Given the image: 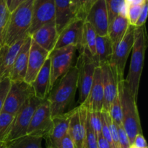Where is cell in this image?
Here are the masks:
<instances>
[{
    "mask_svg": "<svg viewBox=\"0 0 148 148\" xmlns=\"http://www.w3.org/2000/svg\"><path fill=\"white\" fill-rule=\"evenodd\" d=\"M77 88L78 68L75 64L58 79L46 98L52 119L64 114L73 102Z\"/></svg>",
    "mask_w": 148,
    "mask_h": 148,
    "instance_id": "6da1fadb",
    "label": "cell"
},
{
    "mask_svg": "<svg viewBox=\"0 0 148 148\" xmlns=\"http://www.w3.org/2000/svg\"><path fill=\"white\" fill-rule=\"evenodd\" d=\"M146 48L147 37L145 27V25L142 27H135L130 69L127 77L124 78L126 87L135 99H137L138 95L140 78L144 66Z\"/></svg>",
    "mask_w": 148,
    "mask_h": 148,
    "instance_id": "7a4b0ae2",
    "label": "cell"
},
{
    "mask_svg": "<svg viewBox=\"0 0 148 148\" xmlns=\"http://www.w3.org/2000/svg\"><path fill=\"white\" fill-rule=\"evenodd\" d=\"M33 0H25L10 12L3 45L11 46L28 36L32 23Z\"/></svg>",
    "mask_w": 148,
    "mask_h": 148,
    "instance_id": "3957f363",
    "label": "cell"
},
{
    "mask_svg": "<svg viewBox=\"0 0 148 148\" xmlns=\"http://www.w3.org/2000/svg\"><path fill=\"white\" fill-rule=\"evenodd\" d=\"M118 91L121 99L122 111V125L127 132L130 145H132L134 137L142 133L137 99L132 96L124 84V80L118 83Z\"/></svg>",
    "mask_w": 148,
    "mask_h": 148,
    "instance_id": "277c9868",
    "label": "cell"
},
{
    "mask_svg": "<svg viewBox=\"0 0 148 148\" xmlns=\"http://www.w3.org/2000/svg\"><path fill=\"white\" fill-rule=\"evenodd\" d=\"M134 26L130 25L123 38L113 49L112 56L108 65L112 70L117 83L124 80L126 64L134 43Z\"/></svg>",
    "mask_w": 148,
    "mask_h": 148,
    "instance_id": "5b68a950",
    "label": "cell"
},
{
    "mask_svg": "<svg viewBox=\"0 0 148 148\" xmlns=\"http://www.w3.org/2000/svg\"><path fill=\"white\" fill-rule=\"evenodd\" d=\"M79 56L76 65L78 68V88L79 90V103L86 101L92 87L94 72L98 64L85 49H79Z\"/></svg>",
    "mask_w": 148,
    "mask_h": 148,
    "instance_id": "8992f818",
    "label": "cell"
},
{
    "mask_svg": "<svg viewBox=\"0 0 148 148\" xmlns=\"http://www.w3.org/2000/svg\"><path fill=\"white\" fill-rule=\"evenodd\" d=\"M77 50V48L75 46H69L60 49H55L49 53L51 90L58 79L66 73L72 66V60Z\"/></svg>",
    "mask_w": 148,
    "mask_h": 148,
    "instance_id": "52a82bcc",
    "label": "cell"
},
{
    "mask_svg": "<svg viewBox=\"0 0 148 148\" xmlns=\"http://www.w3.org/2000/svg\"><path fill=\"white\" fill-rule=\"evenodd\" d=\"M32 95H34V92L30 84L25 81H11L1 111L15 116Z\"/></svg>",
    "mask_w": 148,
    "mask_h": 148,
    "instance_id": "ba28073f",
    "label": "cell"
},
{
    "mask_svg": "<svg viewBox=\"0 0 148 148\" xmlns=\"http://www.w3.org/2000/svg\"><path fill=\"white\" fill-rule=\"evenodd\" d=\"M41 101L35 95H32L26 101L14 116V123L6 143L26 135L33 113Z\"/></svg>",
    "mask_w": 148,
    "mask_h": 148,
    "instance_id": "9c48e42d",
    "label": "cell"
},
{
    "mask_svg": "<svg viewBox=\"0 0 148 148\" xmlns=\"http://www.w3.org/2000/svg\"><path fill=\"white\" fill-rule=\"evenodd\" d=\"M53 126L50 106L47 99L41 101L33 114L27 130V135L40 136L43 139L50 132Z\"/></svg>",
    "mask_w": 148,
    "mask_h": 148,
    "instance_id": "30bf717a",
    "label": "cell"
},
{
    "mask_svg": "<svg viewBox=\"0 0 148 148\" xmlns=\"http://www.w3.org/2000/svg\"><path fill=\"white\" fill-rule=\"evenodd\" d=\"M87 110L79 105L70 111L68 133L75 148H84L85 145V121Z\"/></svg>",
    "mask_w": 148,
    "mask_h": 148,
    "instance_id": "8fae6325",
    "label": "cell"
},
{
    "mask_svg": "<svg viewBox=\"0 0 148 148\" xmlns=\"http://www.w3.org/2000/svg\"><path fill=\"white\" fill-rule=\"evenodd\" d=\"M55 22V0H33V17L28 36L44 25Z\"/></svg>",
    "mask_w": 148,
    "mask_h": 148,
    "instance_id": "7c38bea8",
    "label": "cell"
},
{
    "mask_svg": "<svg viewBox=\"0 0 148 148\" xmlns=\"http://www.w3.org/2000/svg\"><path fill=\"white\" fill-rule=\"evenodd\" d=\"M84 22L92 25L97 36H107L109 23L105 0H97L88 12Z\"/></svg>",
    "mask_w": 148,
    "mask_h": 148,
    "instance_id": "4fadbf2b",
    "label": "cell"
},
{
    "mask_svg": "<svg viewBox=\"0 0 148 148\" xmlns=\"http://www.w3.org/2000/svg\"><path fill=\"white\" fill-rule=\"evenodd\" d=\"M83 26L84 21L79 19L69 23L59 34L55 49L73 46L77 48L78 50L82 46Z\"/></svg>",
    "mask_w": 148,
    "mask_h": 148,
    "instance_id": "5bb4252c",
    "label": "cell"
},
{
    "mask_svg": "<svg viewBox=\"0 0 148 148\" xmlns=\"http://www.w3.org/2000/svg\"><path fill=\"white\" fill-rule=\"evenodd\" d=\"M49 56V52L43 49L32 40L29 51L27 69L24 81L30 84L33 82Z\"/></svg>",
    "mask_w": 148,
    "mask_h": 148,
    "instance_id": "9a60e30c",
    "label": "cell"
},
{
    "mask_svg": "<svg viewBox=\"0 0 148 148\" xmlns=\"http://www.w3.org/2000/svg\"><path fill=\"white\" fill-rule=\"evenodd\" d=\"M103 104V88L101 77V69L100 66H97L94 72L93 81L90 91L86 101L81 106L84 107L87 111L90 112H101Z\"/></svg>",
    "mask_w": 148,
    "mask_h": 148,
    "instance_id": "2e32d148",
    "label": "cell"
},
{
    "mask_svg": "<svg viewBox=\"0 0 148 148\" xmlns=\"http://www.w3.org/2000/svg\"><path fill=\"white\" fill-rule=\"evenodd\" d=\"M103 88V104L102 111L108 112L111 104L118 94V83L108 64L100 66Z\"/></svg>",
    "mask_w": 148,
    "mask_h": 148,
    "instance_id": "e0dca14e",
    "label": "cell"
},
{
    "mask_svg": "<svg viewBox=\"0 0 148 148\" xmlns=\"http://www.w3.org/2000/svg\"><path fill=\"white\" fill-rule=\"evenodd\" d=\"M77 19L74 0H55V24L59 34Z\"/></svg>",
    "mask_w": 148,
    "mask_h": 148,
    "instance_id": "ac0fdd59",
    "label": "cell"
},
{
    "mask_svg": "<svg viewBox=\"0 0 148 148\" xmlns=\"http://www.w3.org/2000/svg\"><path fill=\"white\" fill-rule=\"evenodd\" d=\"M30 36L38 46L50 53L55 49L59 33L56 30L55 22H53L41 26Z\"/></svg>",
    "mask_w": 148,
    "mask_h": 148,
    "instance_id": "d6986e66",
    "label": "cell"
},
{
    "mask_svg": "<svg viewBox=\"0 0 148 148\" xmlns=\"http://www.w3.org/2000/svg\"><path fill=\"white\" fill-rule=\"evenodd\" d=\"M30 43L31 37L27 36L14 59L12 68L9 75V78L11 81H24L27 69Z\"/></svg>",
    "mask_w": 148,
    "mask_h": 148,
    "instance_id": "ffe728a7",
    "label": "cell"
},
{
    "mask_svg": "<svg viewBox=\"0 0 148 148\" xmlns=\"http://www.w3.org/2000/svg\"><path fill=\"white\" fill-rule=\"evenodd\" d=\"M69 119L70 111L52 119L53 126L50 132L45 138L47 146L53 148L59 147L60 142L68 133Z\"/></svg>",
    "mask_w": 148,
    "mask_h": 148,
    "instance_id": "44dd1931",
    "label": "cell"
},
{
    "mask_svg": "<svg viewBox=\"0 0 148 148\" xmlns=\"http://www.w3.org/2000/svg\"><path fill=\"white\" fill-rule=\"evenodd\" d=\"M25 38L21 39L11 46L4 44L0 47V80L9 77L14 59Z\"/></svg>",
    "mask_w": 148,
    "mask_h": 148,
    "instance_id": "7402d4cb",
    "label": "cell"
},
{
    "mask_svg": "<svg viewBox=\"0 0 148 148\" xmlns=\"http://www.w3.org/2000/svg\"><path fill=\"white\" fill-rule=\"evenodd\" d=\"M51 66L50 59L48 58L40 70L36 75L33 82L30 83L34 92V95L38 99L45 100L50 92Z\"/></svg>",
    "mask_w": 148,
    "mask_h": 148,
    "instance_id": "603a6c76",
    "label": "cell"
},
{
    "mask_svg": "<svg viewBox=\"0 0 148 148\" xmlns=\"http://www.w3.org/2000/svg\"><path fill=\"white\" fill-rule=\"evenodd\" d=\"M130 25L127 17L121 15H118L109 23L107 36L112 43L113 49L123 38Z\"/></svg>",
    "mask_w": 148,
    "mask_h": 148,
    "instance_id": "cb8c5ba5",
    "label": "cell"
},
{
    "mask_svg": "<svg viewBox=\"0 0 148 148\" xmlns=\"http://www.w3.org/2000/svg\"><path fill=\"white\" fill-rule=\"evenodd\" d=\"M95 51L98 66L109 63L113 53V45L108 36H97Z\"/></svg>",
    "mask_w": 148,
    "mask_h": 148,
    "instance_id": "d4e9b609",
    "label": "cell"
},
{
    "mask_svg": "<svg viewBox=\"0 0 148 148\" xmlns=\"http://www.w3.org/2000/svg\"><path fill=\"white\" fill-rule=\"evenodd\" d=\"M97 34L95 30L90 23L84 22L83 26V36H82V46L79 49H85L88 51L94 61L98 64L96 59V51H95V46H96Z\"/></svg>",
    "mask_w": 148,
    "mask_h": 148,
    "instance_id": "484cf974",
    "label": "cell"
},
{
    "mask_svg": "<svg viewBox=\"0 0 148 148\" xmlns=\"http://www.w3.org/2000/svg\"><path fill=\"white\" fill-rule=\"evenodd\" d=\"M43 140V137L40 136L26 134L6 143V148H42Z\"/></svg>",
    "mask_w": 148,
    "mask_h": 148,
    "instance_id": "4316f807",
    "label": "cell"
},
{
    "mask_svg": "<svg viewBox=\"0 0 148 148\" xmlns=\"http://www.w3.org/2000/svg\"><path fill=\"white\" fill-rule=\"evenodd\" d=\"M108 23H111L118 15L127 17L128 4L126 0H105Z\"/></svg>",
    "mask_w": 148,
    "mask_h": 148,
    "instance_id": "83f0119b",
    "label": "cell"
},
{
    "mask_svg": "<svg viewBox=\"0 0 148 148\" xmlns=\"http://www.w3.org/2000/svg\"><path fill=\"white\" fill-rule=\"evenodd\" d=\"M14 120V115L1 111L0 113V142L6 143L11 132Z\"/></svg>",
    "mask_w": 148,
    "mask_h": 148,
    "instance_id": "f1b7e54d",
    "label": "cell"
},
{
    "mask_svg": "<svg viewBox=\"0 0 148 148\" xmlns=\"http://www.w3.org/2000/svg\"><path fill=\"white\" fill-rule=\"evenodd\" d=\"M10 12L5 0H0V47L4 43Z\"/></svg>",
    "mask_w": 148,
    "mask_h": 148,
    "instance_id": "f546056e",
    "label": "cell"
},
{
    "mask_svg": "<svg viewBox=\"0 0 148 148\" xmlns=\"http://www.w3.org/2000/svg\"><path fill=\"white\" fill-rule=\"evenodd\" d=\"M108 113L113 122L116 124V126L122 125V111H121V99H120L119 91L115 100L110 107Z\"/></svg>",
    "mask_w": 148,
    "mask_h": 148,
    "instance_id": "4dcf8cb0",
    "label": "cell"
},
{
    "mask_svg": "<svg viewBox=\"0 0 148 148\" xmlns=\"http://www.w3.org/2000/svg\"><path fill=\"white\" fill-rule=\"evenodd\" d=\"M97 0H74L76 8L77 18L85 21L88 12Z\"/></svg>",
    "mask_w": 148,
    "mask_h": 148,
    "instance_id": "1f68e13d",
    "label": "cell"
},
{
    "mask_svg": "<svg viewBox=\"0 0 148 148\" xmlns=\"http://www.w3.org/2000/svg\"><path fill=\"white\" fill-rule=\"evenodd\" d=\"M85 147L87 148H98L97 135L90 124L88 117L85 121Z\"/></svg>",
    "mask_w": 148,
    "mask_h": 148,
    "instance_id": "d6a6232c",
    "label": "cell"
},
{
    "mask_svg": "<svg viewBox=\"0 0 148 148\" xmlns=\"http://www.w3.org/2000/svg\"><path fill=\"white\" fill-rule=\"evenodd\" d=\"M143 4H128L127 18L130 25L135 27Z\"/></svg>",
    "mask_w": 148,
    "mask_h": 148,
    "instance_id": "836d02e7",
    "label": "cell"
},
{
    "mask_svg": "<svg viewBox=\"0 0 148 148\" xmlns=\"http://www.w3.org/2000/svg\"><path fill=\"white\" fill-rule=\"evenodd\" d=\"M90 124L97 136L101 134V112H87Z\"/></svg>",
    "mask_w": 148,
    "mask_h": 148,
    "instance_id": "e575fe53",
    "label": "cell"
},
{
    "mask_svg": "<svg viewBox=\"0 0 148 148\" xmlns=\"http://www.w3.org/2000/svg\"><path fill=\"white\" fill-rule=\"evenodd\" d=\"M10 83L11 80L9 77H6L0 80V113L2 111L4 100L10 88Z\"/></svg>",
    "mask_w": 148,
    "mask_h": 148,
    "instance_id": "d590c367",
    "label": "cell"
},
{
    "mask_svg": "<svg viewBox=\"0 0 148 148\" xmlns=\"http://www.w3.org/2000/svg\"><path fill=\"white\" fill-rule=\"evenodd\" d=\"M116 127L117 131H118L119 148H129L131 147L128 136H127V132L123 127V125L116 126Z\"/></svg>",
    "mask_w": 148,
    "mask_h": 148,
    "instance_id": "8d00e7d4",
    "label": "cell"
},
{
    "mask_svg": "<svg viewBox=\"0 0 148 148\" xmlns=\"http://www.w3.org/2000/svg\"><path fill=\"white\" fill-rule=\"evenodd\" d=\"M147 11H148V0L143 4L142 7L141 12H140V16L137 20V23L135 25V27H142L145 24L146 20L147 17Z\"/></svg>",
    "mask_w": 148,
    "mask_h": 148,
    "instance_id": "74e56055",
    "label": "cell"
},
{
    "mask_svg": "<svg viewBox=\"0 0 148 148\" xmlns=\"http://www.w3.org/2000/svg\"><path fill=\"white\" fill-rule=\"evenodd\" d=\"M132 145L137 148H147V143L143 134H138L136 135Z\"/></svg>",
    "mask_w": 148,
    "mask_h": 148,
    "instance_id": "f35d334b",
    "label": "cell"
},
{
    "mask_svg": "<svg viewBox=\"0 0 148 148\" xmlns=\"http://www.w3.org/2000/svg\"><path fill=\"white\" fill-rule=\"evenodd\" d=\"M58 148H75V145L69 134H66L59 143Z\"/></svg>",
    "mask_w": 148,
    "mask_h": 148,
    "instance_id": "ab89813d",
    "label": "cell"
},
{
    "mask_svg": "<svg viewBox=\"0 0 148 148\" xmlns=\"http://www.w3.org/2000/svg\"><path fill=\"white\" fill-rule=\"evenodd\" d=\"M98 139V148H111L109 143L103 137L102 134L97 136Z\"/></svg>",
    "mask_w": 148,
    "mask_h": 148,
    "instance_id": "60d3db41",
    "label": "cell"
},
{
    "mask_svg": "<svg viewBox=\"0 0 148 148\" xmlns=\"http://www.w3.org/2000/svg\"><path fill=\"white\" fill-rule=\"evenodd\" d=\"M24 1H25V0H12L10 6H9V10H10V11H13L17 6L20 5Z\"/></svg>",
    "mask_w": 148,
    "mask_h": 148,
    "instance_id": "b9f144b4",
    "label": "cell"
},
{
    "mask_svg": "<svg viewBox=\"0 0 148 148\" xmlns=\"http://www.w3.org/2000/svg\"><path fill=\"white\" fill-rule=\"evenodd\" d=\"M147 0H126L128 4H143Z\"/></svg>",
    "mask_w": 148,
    "mask_h": 148,
    "instance_id": "7bdbcfd3",
    "label": "cell"
},
{
    "mask_svg": "<svg viewBox=\"0 0 148 148\" xmlns=\"http://www.w3.org/2000/svg\"><path fill=\"white\" fill-rule=\"evenodd\" d=\"M6 147H7V144H6V143L0 142V148H6Z\"/></svg>",
    "mask_w": 148,
    "mask_h": 148,
    "instance_id": "ee69618b",
    "label": "cell"
},
{
    "mask_svg": "<svg viewBox=\"0 0 148 148\" xmlns=\"http://www.w3.org/2000/svg\"><path fill=\"white\" fill-rule=\"evenodd\" d=\"M5 1H7V5H8V7H9V6H10V3H11V1H12V0H5Z\"/></svg>",
    "mask_w": 148,
    "mask_h": 148,
    "instance_id": "f6af8a7d",
    "label": "cell"
},
{
    "mask_svg": "<svg viewBox=\"0 0 148 148\" xmlns=\"http://www.w3.org/2000/svg\"><path fill=\"white\" fill-rule=\"evenodd\" d=\"M45 148H53V147H49V146H46V147Z\"/></svg>",
    "mask_w": 148,
    "mask_h": 148,
    "instance_id": "bcb514c9",
    "label": "cell"
},
{
    "mask_svg": "<svg viewBox=\"0 0 148 148\" xmlns=\"http://www.w3.org/2000/svg\"><path fill=\"white\" fill-rule=\"evenodd\" d=\"M131 148H137V147H134V146L132 145V146H131Z\"/></svg>",
    "mask_w": 148,
    "mask_h": 148,
    "instance_id": "7dc6e473",
    "label": "cell"
},
{
    "mask_svg": "<svg viewBox=\"0 0 148 148\" xmlns=\"http://www.w3.org/2000/svg\"><path fill=\"white\" fill-rule=\"evenodd\" d=\"M84 148H87L86 147H85H85H84Z\"/></svg>",
    "mask_w": 148,
    "mask_h": 148,
    "instance_id": "c3c4849f",
    "label": "cell"
},
{
    "mask_svg": "<svg viewBox=\"0 0 148 148\" xmlns=\"http://www.w3.org/2000/svg\"><path fill=\"white\" fill-rule=\"evenodd\" d=\"M129 148H131V147H129Z\"/></svg>",
    "mask_w": 148,
    "mask_h": 148,
    "instance_id": "681fc988",
    "label": "cell"
}]
</instances>
